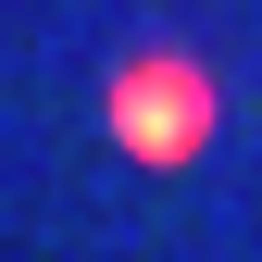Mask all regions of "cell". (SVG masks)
Instances as JSON below:
<instances>
[{
    "label": "cell",
    "mask_w": 262,
    "mask_h": 262,
    "mask_svg": "<svg viewBox=\"0 0 262 262\" xmlns=\"http://www.w3.org/2000/svg\"><path fill=\"white\" fill-rule=\"evenodd\" d=\"M113 125H125V150H150V162H187V150L212 138V88L187 75L175 50H150L138 75L113 88Z\"/></svg>",
    "instance_id": "6da1fadb"
}]
</instances>
